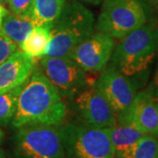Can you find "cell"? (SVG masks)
<instances>
[{"mask_svg": "<svg viewBox=\"0 0 158 158\" xmlns=\"http://www.w3.org/2000/svg\"><path fill=\"white\" fill-rule=\"evenodd\" d=\"M7 12H8V11L6 10V8L0 5V26H1V24L3 22V19H4L5 16L7 14Z\"/></svg>", "mask_w": 158, "mask_h": 158, "instance_id": "obj_24", "label": "cell"}, {"mask_svg": "<svg viewBox=\"0 0 158 158\" xmlns=\"http://www.w3.org/2000/svg\"><path fill=\"white\" fill-rule=\"evenodd\" d=\"M143 7L146 15L158 10V0H138Z\"/></svg>", "mask_w": 158, "mask_h": 158, "instance_id": "obj_21", "label": "cell"}, {"mask_svg": "<svg viewBox=\"0 0 158 158\" xmlns=\"http://www.w3.org/2000/svg\"><path fill=\"white\" fill-rule=\"evenodd\" d=\"M115 158H158V139L145 135L126 149L115 153Z\"/></svg>", "mask_w": 158, "mask_h": 158, "instance_id": "obj_17", "label": "cell"}, {"mask_svg": "<svg viewBox=\"0 0 158 158\" xmlns=\"http://www.w3.org/2000/svg\"><path fill=\"white\" fill-rule=\"evenodd\" d=\"M157 53L158 26L146 23L115 45L107 65L140 85Z\"/></svg>", "mask_w": 158, "mask_h": 158, "instance_id": "obj_2", "label": "cell"}, {"mask_svg": "<svg viewBox=\"0 0 158 158\" xmlns=\"http://www.w3.org/2000/svg\"><path fill=\"white\" fill-rule=\"evenodd\" d=\"M19 50V46L0 32V63Z\"/></svg>", "mask_w": 158, "mask_h": 158, "instance_id": "obj_20", "label": "cell"}, {"mask_svg": "<svg viewBox=\"0 0 158 158\" xmlns=\"http://www.w3.org/2000/svg\"><path fill=\"white\" fill-rule=\"evenodd\" d=\"M0 2H1V3H7L8 0H0Z\"/></svg>", "mask_w": 158, "mask_h": 158, "instance_id": "obj_28", "label": "cell"}, {"mask_svg": "<svg viewBox=\"0 0 158 158\" xmlns=\"http://www.w3.org/2000/svg\"><path fill=\"white\" fill-rule=\"evenodd\" d=\"M146 22V12L138 0H106L102 4L95 29L121 40Z\"/></svg>", "mask_w": 158, "mask_h": 158, "instance_id": "obj_6", "label": "cell"}, {"mask_svg": "<svg viewBox=\"0 0 158 158\" xmlns=\"http://www.w3.org/2000/svg\"><path fill=\"white\" fill-rule=\"evenodd\" d=\"M23 86L24 84L0 94V126L10 124L16 111L18 98Z\"/></svg>", "mask_w": 158, "mask_h": 158, "instance_id": "obj_18", "label": "cell"}, {"mask_svg": "<svg viewBox=\"0 0 158 158\" xmlns=\"http://www.w3.org/2000/svg\"><path fill=\"white\" fill-rule=\"evenodd\" d=\"M153 88L155 91V97H158V61L156 63V68L154 75V79H153Z\"/></svg>", "mask_w": 158, "mask_h": 158, "instance_id": "obj_22", "label": "cell"}, {"mask_svg": "<svg viewBox=\"0 0 158 158\" xmlns=\"http://www.w3.org/2000/svg\"><path fill=\"white\" fill-rule=\"evenodd\" d=\"M4 137H5V133H4V131L2 130V128L0 127V143L2 142L3 139H4Z\"/></svg>", "mask_w": 158, "mask_h": 158, "instance_id": "obj_25", "label": "cell"}, {"mask_svg": "<svg viewBox=\"0 0 158 158\" xmlns=\"http://www.w3.org/2000/svg\"><path fill=\"white\" fill-rule=\"evenodd\" d=\"M7 4L12 13L32 18L34 0H8Z\"/></svg>", "mask_w": 158, "mask_h": 158, "instance_id": "obj_19", "label": "cell"}, {"mask_svg": "<svg viewBox=\"0 0 158 158\" xmlns=\"http://www.w3.org/2000/svg\"><path fill=\"white\" fill-rule=\"evenodd\" d=\"M0 158H7L6 153L2 148H0Z\"/></svg>", "mask_w": 158, "mask_h": 158, "instance_id": "obj_27", "label": "cell"}, {"mask_svg": "<svg viewBox=\"0 0 158 158\" xmlns=\"http://www.w3.org/2000/svg\"><path fill=\"white\" fill-rule=\"evenodd\" d=\"M77 1H82V2L88 3V4H90V5L98 6V5H102L106 0H77Z\"/></svg>", "mask_w": 158, "mask_h": 158, "instance_id": "obj_23", "label": "cell"}, {"mask_svg": "<svg viewBox=\"0 0 158 158\" xmlns=\"http://www.w3.org/2000/svg\"><path fill=\"white\" fill-rule=\"evenodd\" d=\"M67 115L66 102L36 65L19 93L10 122L11 127L17 129L35 125L58 127L66 121Z\"/></svg>", "mask_w": 158, "mask_h": 158, "instance_id": "obj_1", "label": "cell"}, {"mask_svg": "<svg viewBox=\"0 0 158 158\" xmlns=\"http://www.w3.org/2000/svg\"><path fill=\"white\" fill-rule=\"evenodd\" d=\"M37 62L21 50H17L0 63V94L25 84Z\"/></svg>", "mask_w": 158, "mask_h": 158, "instance_id": "obj_12", "label": "cell"}, {"mask_svg": "<svg viewBox=\"0 0 158 158\" xmlns=\"http://www.w3.org/2000/svg\"><path fill=\"white\" fill-rule=\"evenodd\" d=\"M65 158H115L106 128L65 121L58 127Z\"/></svg>", "mask_w": 158, "mask_h": 158, "instance_id": "obj_4", "label": "cell"}, {"mask_svg": "<svg viewBox=\"0 0 158 158\" xmlns=\"http://www.w3.org/2000/svg\"><path fill=\"white\" fill-rule=\"evenodd\" d=\"M66 0H34L32 19L35 26H49L59 17Z\"/></svg>", "mask_w": 158, "mask_h": 158, "instance_id": "obj_16", "label": "cell"}, {"mask_svg": "<svg viewBox=\"0 0 158 158\" xmlns=\"http://www.w3.org/2000/svg\"><path fill=\"white\" fill-rule=\"evenodd\" d=\"M39 67L63 99L69 101L91 85L88 74L69 57L43 56L40 57Z\"/></svg>", "mask_w": 158, "mask_h": 158, "instance_id": "obj_7", "label": "cell"}, {"mask_svg": "<svg viewBox=\"0 0 158 158\" xmlns=\"http://www.w3.org/2000/svg\"><path fill=\"white\" fill-rule=\"evenodd\" d=\"M35 27L32 18L8 11L0 26V32L19 46Z\"/></svg>", "mask_w": 158, "mask_h": 158, "instance_id": "obj_13", "label": "cell"}, {"mask_svg": "<svg viewBox=\"0 0 158 158\" xmlns=\"http://www.w3.org/2000/svg\"><path fill=\"white\" fill-rule=\"evenodd\" d=\"M50 38L49 26H35L19 48L30 56L40 58L45 56Z\"/></svg>", "mask_w": 158, "mask_h": 158, "instance_id": "obj_15", "label": "cell"}, {"mask_svg": "<svg viewBox=\"0 0 158 158\" xmlns=\"http://www.w3.org/2000/svg\"><path fill=\"white\" fill-rule=\"evenodd\" d=\"M114 48L113 37L97 31L77 46L69 57L87 73H98L107 66Z\"/></svg>", "mask_w": 158, "mask_h": 158, "instance_id": "obj_10", "label": "cell"}, {"mask_svg": "<svg viewBox=\"0 0 158 158\" xmlns=\"http://www.w3.org/2000/svg\"><path fill=\"white\" fill-rule=\"evenodd\" d=\"M66 105L68 112L73 114V120L80 123L99 128H106L116 123V113L94 83L66 102Z\"/></svg>", "mask_w": 158, "mask_h": 158, "instance_id": "obj_8", "label": "cell"}, {"mask_svg": "<svg viewBox=\"0 0 158 158\" xmlns=\"http://www.w3.org/2000/svg\"><path fill=\"white\" fill-rule=\"evenodd\" d=\"M93 12L77 0L65 1L59 17L50 26L45 56L69 57L73 49L95 32Z\"/></svg>", "mask_w": 158, "mask_h": 158, "instance_id": "obj_3", "label": "cell"}, {"mask_svg": "<svg viewBox=\"0 0 158 158\" xmlns=\"http://www.w3.org/2000/svg\"><path fill=\"white\" fill-rule=\"evenodd\" d=\"M154 103H155V106H156V112H157L158 114V97H155Z\"/></svg>", "mask_w": 158, "mask_h": 158, "instance_id": "obj_26", "label": "cell"}, {"mask_svg": "<svg viewBox=\"0 0 158 158\" xmlns=\"http://www.w3.org/2000/svg\"><path fill=\"white\" fill-rule=\"evenodd\" d=\"M94 85L110 104L117 117L128 109L139 88L133 79L108 65L100 72Z\"/></svg>", "mask_w": 158, "mask_h": 158, "instance_id": "obj_9", "label": "cell"}, {"mask_svg": "<svg viewBox=\"0 0 158 158\" xmlns=\"http://www.w3.org/2000/svg\"><path fill=\"white\" fill-rule=\"evenodd\" d=\"M115 153L128 148L146 134L129 122L116 121L112 127H106Z\"/></svg>", "mask_w": 158, "mask_h": 158, "instance_id": "obj_14", "label": "cell"}, {"mask_svg": "<svg viewBox=\"0 0 158 158\" xmlns=\"http://www.w3.org/2000/svg\"><path fill=\"white\" fill-rule=\"evenodd\" d=\"M15 130L11 140L12 158H65L57 127L35 125Z\"/></svg>", "mask_w": 158, "mask_h": 158, "instance_id": "obj_5", "label": "cell"}, {"mask_svg": "<svg viewBox=\"0 0 158 158\" xmlns=\"http://www.w3.org/2000/svg\"><path fill=\"white\" fill-rule=\"evenodd\" d=\"M154 100L155 91L151 85L136 94L128 109L118 116L116 121L129 122L144 134L158 139V114Z\"/></svg>", "mask_w": 158, "mask_h": 158, "instance_id": "obj_11", "label": "cell"}]
</instances>
